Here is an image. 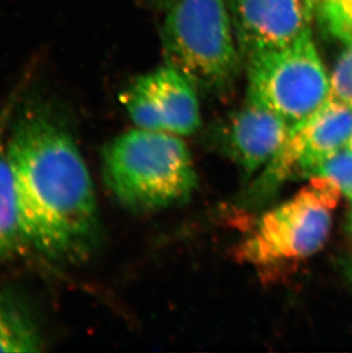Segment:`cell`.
Returning a JSON list of instances; mask_svg holds the SVG:
<instances>
[{
    "instance_id": "1",
    "label": "cell",
    "mask_w": 352,
    "mask_h": 353,
    "mask_svg": "<svg viewBox=\"0 0 352 353\" xmlns=\"http://www.w3.org/2000/svg\"><path fill=\"white\" fill-rule=\"evenodd\" d=\"M7 150L28 245L50 260H85L100 238V216L72 134L48 111L29 110L8 132Z\"/></svg>"
},
{
    "instance_id": "2",
    "label": "cell",
    "mask_w": 352,
    "mask_h": 353,
    "mask_svg": "<svg viewBox=\"0 0 352 353\" xmlns=\"http://www.w3.org/2000/svg\"><path fill=\"white\" fill-rule=\"evenodd\" d=\"M106 187L124 207L153 212L189 199L197 175L186 144L174 134L142 128L111 141L104 151Z\"/></svg>"
},
{
    "instance_id": "3",
    "label": "cell",
    "mask_w": 352,
    "mask_h": 353,
    "mask_svg": "<svg viewBox=\"0 0 352 353\" xmlns=\"http://www.w3.org/2000/svg\"><path fill=\"white\" fill-rule=\"evenodd\" d=\"M162 40L166 64L196 90L221 93L238 77L242 54L226 0H175Z\"/></svg>"
},
{
    "instance_id": "4",
    "label": "cell",
    "mask_w": 352,
    "mask_h": 353,
    "mask_svg": "<svg viewBox=\"0 0 352 353\" xmlns=\"http://www.w3.org/2000/svg\"><path fill=\"white\" fill-rule=\"evenodd\" d=\"M310 179L295 196L261 217L255 230L237 250L239 261L268 267L304 260L322 248L342 194L326 177Z\"/></svg>"
},
{
    "instance_id": "5",
    "label": "cell",
    "mask_w": 352,
    "mask_h": 353,
    "mask_svg": "<svg viewBox=\"0 0 352 353\" xmlns=\"http://www.w3.org/2000/svg\"><path fill=\"white\" fill-rule=\"evenodd\" d=\"M246 61L249 100L278 114L291 132L329 100L331 83L311 29L286 46Z\"/></svg>"
},
{
    "instance_id": "6",
    "label": "cell",
    "mask_w": 352,
    "mask_h": 353,
    "mask_svg": "<svg viewBox=\"0 0 352 353\" xmlns=\"http://www.w3.org/2000/svg\"><path fill=\"white\" fill-rule=\"evenodd\" d=\"M352 134V107L338 101L327 103L301 126L266 167L254 188L256 194H269L291 177H313L326 160L342 150Z\"/></svg>"
},
{
    "instance_id": "7",
    "label": "cell",
    "mask_w": 352,
    "mask_h": 353,
    "mask_svg": "<svg viewBox=\"0 0 352 353\" xmlns=\"http://www.w3.org/2000/svg\"><path fill=\"white\" fill-rule=\"evenodd\" d=\"M233 32L245 59L293 43L311 29L309 0H226Z\"/></svg>"
},
{
    "instance_id": "8",
    "label": "cell",
    "mask_w": 352,
    "mask_h": 353,
    "mask_svg": "<svg viewBox=\"0 0 352 353\" xmlns=\"http://www.w3.org/2000/svg\"><path fill=\"white\" fill-rule=\"evenodd\" d=\"M289 134V127L278 114L247 99L229 123L223 145L226 154L249 177L275 158Z\"/></svg>"
},
{
    "instance_id": "9",
    "label": "cell",
    "mask_w": 352,
    "mask_h": 353,
    "mask_svg": "<svg viewBox=\"0 0 352 353\" xmlns=\"http://www.w3.org/2000/svg\"><path fill=\"white\" fill-rule=\"evenodd\" d=\"M153 101L167 133L190 135L200 125L196 87L181 72L165 64L137 78Z\"/></svg>"
},
{
    "instance_id": "10",
    "label": "cell",
    "mask_w": 352,
    "mask_h": 353,
    "mask_svg": "<svg viewBox=\"0 0 352 353\" xmlns=\"http://www.w3.org/2000/svg\"><path fill=\"white\" fill-rule=\"evenodd\" d=\"M10 105L0 114V260L13 257L28 245L21 223L15 181L7 150Z\"/></svg>"
},
{
    "instance_id": "11",
    "label": "cell",
    "mask_w": 352,
    "mask_h": 353,
    "mask_svg": "<svg viewBox=\"0 0 352 353\" xmlns=\"http://www.w3.org/2000/svg\"><path fill=\"white\" fill-rule=\"evenodd\" d=\"M39 330L23 311L0 299V352H39Z\"/></svg>"
},
{
    "instance_id": "12",
    "label": "cell",
    "mask_w": 352,
    "mask_h": 353,
    "mask_svg": "<svg viewBox=\"0 0 352 353\" xmlns=\"http://www.w3.org/2000/svg\"><path fill=\"white\" fill-rule=\"evenodd\" d=\"M121 101L137 128L165 132L163 120L153 105V101L137 80L124 92Z\"/></svg>"
},
{
    "instance_id": "13",
    "label": "cell",
    "mask_w": 352,
    "mask_h": 353,
    "mask_svg": "<svg viewBox=\"0 0 352 353\" xmlns=\"http://www.w3.org/2000/svg\"><path fill=\"white\" fill-rule=\"evenodd\" d=\"M322 22L333 37L352 43V0H322Z\"/></svg>"
},
{
    "instance_id": "14",
    "label": "cell",
    "mask_w": 352,
    "mask_h": 353,
    "mask_svg": "<svg viewBox=\"0 0 352 353\" xmlns=\"http://www.w3.org/2000/svg\"><path fill=\"white\" fill-rule=\"evenodd\" d=\"M313 176H322L332 181L343 196L352 201V150L343 148L326 160Z\"/></svg>"
},
{
    "instance_id": "15",
    "label": "cell",
    "mask_w": 352,
    "mask_h": 353,
    "mask_svg": "<svg viewBox=\"0 0 352 353\" xmlns=\"http://www.w3.org/2000/svg\"><path fill=\"white\" fill-rule=\"evenodd\" d=\"M331 83V100L352 107V43L341 54L333 71Z\"/></svg>"
},
{
    "instance_id": "16",
    "label": "cell",
    "mask_w": 352,
    "mask_h": 353,
    "mask_svg": "<svg viewBox=\"0 0 352 353\" xmlns=\"http://www.w3.org/2000/svg\"><path fill=\"white\" fill-rule=\"evenodd\" d=\"M346 147L349 148L350 150H352V134L351 137H350L349 142H348V145Z\"/></svg>"
},
{
    "instance_id": "17",
    "label": "cell",
    "mask_w": 352,
    "mask_h": 353,
    "mask_svg": "<svg viewBox=\"0 0 352 353\" xmlns=\"http://www.w3.org/2000/svg\"><path fill=\"white\" fill-rule=\"evenodd\" d=\"M313 5H317V3H322V0H309Z\"/></svg>"
},
{
    "instance_id": "18",
    "label": "cell",
    "mask_w": 352,
    "mask_h": 353,
    "mask_svg": "<svg viewBox=\"0 0 352 353\" xmlns=\"http://www.w3.org/2000/svg\"><path fill=\"white\" fill-rule=\"evenodd\" d=\"M165 3H168V6H170V3H173V1H175V0H164Z\"/></svg>"
},
{
    "instance_id": "19",
    "label": "cell",
    "mask_w": 352,
    "mask_h": 353,
    "mask_svg": "<svg viewBox=\"0 0 352 353\" xmlns=\"http://www.w3.org/2000/svg\"><path fill=\"white\" fill-rule=\"evenodd\" d=\"M351 231H352V213H351Z\"/></svg>"
},
{
    "instance_id": "20",
    "label": "cell",
    "mask_w": 352,
    "mask_h": 353,
    "mask_svg": "<svg viewBox=\"0 0 352 353\" xmlns=\"http://www.w3.org/2000/svg\"><path fill=\"white\" fill-rule=\"evenodd\" d=\"M350 271H351V276H352V265H351V270H350Z\"/></svg>"
}]
</instances>
